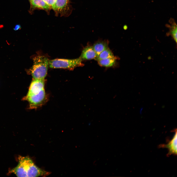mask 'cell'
Masks as SVG:
<instances>
[{
	"label": "cell",
	"mask_w": 177,
	"mask_h": 177,
	"mask_svg": "<svg viewBox=\"0 0 177 177\" xmlns=\"http://www.w3.org/2000/svg\"><path fill=\"white\" fill-rule=\"evenodd\" d=\"M18 163L9 171L17 177H36L47 175V172L37 167L29 157L19 156Z\"/></svg>",
	"instance_id": "6da1fadb"
},
{
	"label": "cell",
	"mask_w": 177,
	"mask_h": 177,
	"mask_svg": "<svg viewBox=\"0 0 177 177\" xmlns=\"http://www.w3.org/2000/svg\"><path fill=\"white\" fill-rule=\"evenodd\" d=\"M33 59V65L30 71L33 79H44L49 66L48 58L45 55L39 53Z\"/></svg>",
	"instance_id": "7a4b0ae2"
},
{
	"label": "cell",
	"mask_w": 177,
	"mask_h": 177,
	"mask_svg": "<svg viewBox=\"0 0 177 177\" xmlns=\"http://www.w3.org/2000/svg\"><path fill=\"white\" fill-rule=\"evenodd\" d=\"M80 58L74 59H57L49 60V66L52 68H61L73 70L77 67L83 66Z\"/></svg>",
	"instance_id": "3957f363"
},
{
	"label": "cell",
	"mask_w": 177,
	"mask_h": 177,
	"mask_svg": "<svg viewBox=\"0 0 177 177\" xmlns=\"http://www.w3.org/2000/svg\"><path fill=\"white\" fill-rule=\"evenodd\" d=\"M47 96L44 89L36 94H27L25 99L29 103L30 108H37L44 104L47 100Z\"/></svg>",
	"instance_id": "277c9868"
},
{
	"label": "cell",
	"mask_w": 177,
	"mask_h": 177,
	"mask_svg": "<svg viewBox=\"0 0 177 177\" xmlns=\"http://www.w3.org/2000/svg\"><path fill=\"white\" fill-rule=\"evenodd\" d=\"M70 2V0H56L52 7L57 15L67 16L72 11Z\"/></svg>",
	"instance_id": "5b68a950"
},
{
	"label": "cell",
	"mask_w": 177,
	"mask_h": 177,
	"mask_svg": "<svg viewBox=\"0 0 177 177\" xmlns=\"http://www.w3.org/2000/svg\"><path fill=\"white\" fill-rule=\"evenodd\" d=\"M44 79H33L27 94L37 93L44 89Z\"/></svg>",
	"instance_id": "8992f818"
},
{
	"label": "cell",
	"mask_w": 177,
	"mask_h": 177,
	"mask_svg": "<svg viewBox=\"0 0 177 177\" xmlns=\"http://www.w3.org/2000/svg\"><path fill=\"white\" fill-rule=\"evenodd\" d=\"M160 147L167 148L169 152L167 156H169L172 154H177V132L176 129L175 134L172 139L166 145L162 144L160 146Z\"/></svg>",
	"instance_id": "52a82bcc"
},
{
	"label": "cell",
	"mask_w": 177,
	"mask_h": 177,
	"mask_svg": "<svg viewBox=\"0 0 177 177\" xmlns=\"http://www.w3.org/2000/svg\"><path fill=\"white\" fill-rule=\"evenodd\" d=\"M96 54L93 46H87L83 49L79 58L82 60L95 59L97 57Z\"/></svg>",
	"instance_id": "ba28073f"
},
{
	"label": "cell",
	"mask_w": 177,
	"mask_h": 177,
	"mask_svg": "<svg viewBox=\"0 0 177 177\" xmlns=\"http://www.w3.org/2000/svg\"><path fill=\"white\" fill-rule=\"evenodd\" d=\"M30 1L31 7L33 9L37 8L48 10L51 8L43 0H31Z\"/></svg>",
	"instance_id": "9c48e42d"
},
{
	"label": "cell",
	"mask_w": 177,
	"mask_h": 177,
	"mask_svg": "<svg viewBox=\"0 0 177 177\" xmlns=\"http://www.w3.org/2000/svg\"><path fill=\"white\" fill-rule=\"evenodd\" d=\"M169 23L170 24H167V26L169 28V31L167 34L171 35L173 39L177 42V25L175 20L171 18L169 20Z\"/></svg>",
	"instance_id": "30bf717a"
},
{
	"label": "cell",
	"mask_w": 177,
	"mask_h": 177,
	"mask_svg": "<svg viewBox=\"0 0 177 177\" xmlns=\"http://www.w3.org/2000/svg\"><path fill=\"white\" fill-rule=\"evenodd\" d=\"M92 46L96 54L97 57L102 52L108 48V43L105 41H98L95 43Z\"/></svg>",
	"instance_id": "8fae6325"
},
{
	"label": "cell",
	"mask_w": 177,
	"mask_h": 177,
	"mask_svg": "<svg viewBox=\"0 0 177 177\" xmlns=\"http://www.w3.org/2000/svg\"><path fill=\"white\" fill-rule=\"evenodd\" d=\"M116 59L115 57L103 59L98 61L99 65L101 66L110 67L114 66L116 63Z\"/></svg>",
	"instance_id": "7c38bea8"
},
{
	"label": "cell",
	"mask_w": 177,
	"mask_h": 177,
	"mask_svg": "<svg viewBox=\"0 0 177 177\" xmlns=\"http://www.w3.org/2000/svg\"><path fill=\"white\" fill-rule=\"evenodd\" d=\"M113 53L108 47L102 52L98 56L94 59L98 61L102 59L109 58L114 57Z\"/></svg>",
	"instance_id": "4fadbf2b"
},
{
	"label": "cell",
	"mask_w": 177,
	"mask_h": 177,
	"mask_svg": "<svg viewBox=\"0 0 177 177\" xmlns=\"http://www.w3.org/2000/svg\"><path fill=\"white\" fill-rule=\"evenodd\" d=\"M46 4L52 7L55 4L56 0H43Z\"/></svg>",
	"instance_id": "5bb4252c"
},
{
	"label": "cell",
	"mask_w": 177,
	"mask_h": 177,
	"mask_svg": "<svg viewBox=\"0 0 177 177\" xmlns=\"http://www.w3.org/2000/svg\"><path fill=\"white\" fill-rule=\"evenodd\" d=\"M20 28H21L20 25H17L15 26V27L14 28V30H16L19 29Z\"/></svg>",
	"instance_id": "9a60e30c"
},
{
	"label": "cell",
	"mask_w": 177,
	"mask_h": 177,
	"mask_svg": "<svg viewBox=\"0 0 177 177\" xmlns=\"http://www.w3.org/2000/svg\"></svg>",
	"instance_id": "2e32d148"
}]
</instances>
